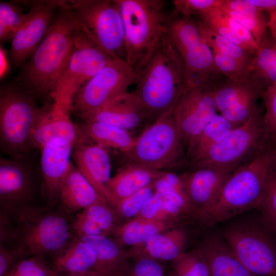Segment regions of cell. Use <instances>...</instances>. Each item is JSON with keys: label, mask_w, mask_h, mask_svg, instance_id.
<instances>
[{"label": "cell", "mask_w": 276, "mask_h": 276, "mask_svg": "<svg viewBox=\"0 0 276 276\" xmlns=\"http://www.w3.org/2000/svg\"><path fill=\"white\" fill-rule=\"evenodd\" d=\"M272 143V154L270 165V170L276 175V142Z\"/></svg>", "instance_id": "51"}, {"label": "cell", "mask_w": 276, "mask_h": 276, "mask_svg": "<svg viewBox=\"0 0 276 276\" xmlns=\"http://www.w3.org/2000/svg\"><path fill=\"white\" fill-rule=\"evenodd\" d=\"M258 208L264 220L276 232V175L270 170Z\"/></svg>", "instance_id": "39"}, {"label": "cell", "mask_w": 276, "mask_h": 276, "mask_svg": "<svg viewBox=\"0 0 276 276\" xmlns=\"http://www.w3.org/2000/svg\"><path fill=\"white\" fill-rule=\"evenodd\" d=\"M220 3L221 0H175L172 12L194 18L209 9L218 8Z\"/></svg>", "instance_id": "42"}, {"label": "cell", "mask_w": 276, "mask_h": 276, "mask_svg": "<svg viewBox=\"0 0 276 276\" xmlns=\"http://www.w3.org/2000/svg\"><path fill=\"white\" fill-rule=\"evenodd\" d=\"M123 21L125 61L135 74L166 34L169 15L163 0H116Z\"/></svg>", "instance_id": "5"}, {"label": "cell", "mask_w": 276, "mask_h": 276, "mask_svg": "<svg viewBox=\"0 0 276 276\" xmlns=\"http://www.w3.org/2000/svg\"><path fill=\"white\" fill-rule=\"evenodd\" d=\"M133 69L124 60L110 59L106 65L82 86L75 95L70 111L80 118L127 92L134 84Z\"/></svg>", "instance_id": "12"}, {"label": "cell", "mask_w": 276, "mask_h": 276, "mask_svg": "<svg viewBox=\"0 0 276 276\" xmlns=\"http://www.w3.org/2000/svg\"><path fill=\"white\" fill-rule=\"evenodd\" d=\"M27 257L21 247L0 246V276H4L17 262Z\"/></svg>", "instance_id": "45"}, {"label": "cell", "mask_w": 276, "mask_h": 276, "mask_svg": "<svg viewBox=\"0 0 276 276\" xmlns=\"http://www.w3.org/2000/svg\"><path fill=\"white\" fill-rule=\"evenodd\" d=\"M115 211L107 203H99L73 215L71 228L77 237L112 235L118 227Z\"/></svg>", "instance_id": "24"}, {"label": "cell", "mask_w": 276, "mask_h": 276, "mask_svg": "<svg viewBox=\"0 0 276 276\" xmlns=\"http://www.w3.org/2000/svg\"><path fill=\"white\" fill-rule=\"evenodd\" d=\"M235 126L221 114H216L187 147V162L195 161L225 137Z\"/></svg>", "instance_id": "30"}, {"label": "cell", "mask_w": 276, "mask_h": 276, "mask_svg": "<svg viewBox=\"0 0 276 276\" xmlns=\"http://www.w3.org/2000/svg\"><path fill=\"white\" fill-rule=\"evenodd\" d=\"M41 200L43 201L40 171L30 155L1 158L0 210L44 205Z\"/></svg>", "instance_id": "13"}, {"label": "cell", "mask_w": 276, "mask_h": 276, "mask_svg": "<svg viewBox=\"0 0 276 276\" xmlns=\"http://www.w3.org/2000/svg\"><path fill=\"white\" fill-rule=\"evenodd\" d=\"M272 154V144L266 143L247 163L229 176L214 204L199 220L206 226L232 218L260 203Z\"/></svg>", "instance_id": "4"}, {"label": "cell", "mask_w": 276, "mask_h": 276, "mask_svg": "<svg viewBox=\"0 0 276 276\" xmlns=\"http://www.w3.org/2000/svg\"><path fill=\"white\" fill-rule=\"evenodd\" d=\"M49 262L52 271L57 274L96 270V258L93 247L77 237Z\"/></svg>", "instance_id": "25"}, {"label": "cell", "mask_w": 276, "mask_h": 276, "mask_svg": "<svg viewBox=\"0 0 276 276\" xmlns=\"http://www.w3.org/2000/svg\"><path fill=\"white\" fill-rule=\"evenodd\" d=\"M163 199L162 195L155 191L136 216V219L144 220H156V218L161 208Z\"/></svg>", "instance_id": "46"}, {"label": "cell", "mask_w": 276, "mask_h": 276, "mask_svg": "<svg viewBox=\"0 0 276 276\" xmlns=\"http://www.w3.org/2000/svg\"><path fill=\"white\" fill-rule=\"evenodd\" d=\"M165 225V224L159 220L135 219L118 226L112 236L120 244L137 245L143 244L153 235L160 233Z\"/></svg>", "instance_id": "32"}, {"label": "cell", "mask_w": 276, "mask_h": 276, "mask_svg": "<svg viewBox=\"0 0 276 276\" xmlns=\"http://www.w3.org/2000/svg\"><path fill=\"white\" fill-rule=\"evenodd\" d=\"M62 1H21L30 7L28 16L11 41L10 62L14 68L20 67L32 55L41 43L54 19Z\"/></svg>", "instance_id": "14"}, {"label": "cell", "mask_w": 276, "mask_h": 276, "mask_svg": "<svg viewBox=\"0 0 276 276\" xmlns=\"http://www.w3.org/2000/svg\"><path fill=\"white\" fill-rule=\"evenodd\" d=\"M74 143H54L40 150L39 171L44 205L53 208L59 204L61 190L71 162Z\"/></svg>", "instance_id": "19"}, {"label": "cell", "mask_w": 276, "mask_h": 276, "mask_svg": "<svg viewBox=\"0 0 276 276\" xmlns=\"http://www.w3.org/2000/svg\"><path fill=\"white\" fill-rule=\"evenodd\" d=\"M52 272L48 259L35 256L20 260L4 276H51Z\"/></svg>", "instance_id": "36"}, {"label": "cell", "mask_w": 276, "mask_h": 276, "mask_svg": "<svg viewBox=\"0 0 276 276\" xmlns=\"http://www.w3.org/2000/svg\"><path fill=\"white\" fill-rule=\"evenodd\" d=\"M165 276V275H164ZM168 276H174V274L173 275H168Z\"/></svg>", "instance_id": "52"}, {"label": "cell", "mask_w": 276, "mask_h": 276, "mask_svg": "<svg viewBox=\"0 0 276 276\" xmlns=\"http://www.w3.org/2000/svg\"><path fill=\"white\" fill-rule=\"evenodd\" d=\"M209 269V276H255L238 259L223 237L206 236L200 247Z\"/></svg>", "instance_id": "22"}, {"label": "cell", "mask_w": 276, "mask_h": 276, "mask_svg": "<svg viewBox=\"0 0 276 276\" xmlns=\"http://www.w3.org/2000/svg\"><path fill=\"white\" fill-rule=\"evenodd\" d=\"M160 171L136 165H124L110 178L106 187L117 204V202L154 183L160 177Z\"/></svg>", "instance_id": "27"}, {"label": "cell", "mask_w": 276, "mask_h": 276, "mask_svg": "<svg viewBox=\"0 0 276 276\" xmlns=\"http://www.w3.org/2000/svg\"><path fill=\"white\" fill-rule=\"evenodd\" d=\"M123 276H164V269L157 260L142 256L129 264Z\"/></svg>", "instance_id": "43"}, {"label": "cell", "mask_w": 276, "mask_h": 276, "mask_svg": "<svg viewBox=\"0 0 276 276\" xmlns=\"http://www.w3.org/2000/svg\"><path fill=\"white\" fill-rule=\"evenodd\" d=\"M268 142L263 115L259 113L235 127L197 160L188 163L191 170L218 167L235 171Z\"/></svg>", "instance_id": "10"}, {"label": "cell", "mask_w": 276, "mask_h": 276, "mask_svg": "<svg viewBox=\"0 0 276 276\" xmlns=\"http://www.w3.org/2000/svg\"><path fill=\"white\" fill-rule=\"evenodd\" d=\"M72 216L60 203L0 210V246L22 247L29 257L50 260L76 237Z\"/></svg>", "instance_id": "1"}, {"label": "cell", "mask_w": 276, "mask_h": 276, "mask_svg": "<svg viewBox=\"0 0 276 276\" xmlns=\"http://www.w3.org/2000/svg\"><path fill=\"white\" fill-rule=\"evenodd\" d=\"M233 172L225 168L206 167L180 174L192 215L199 220L215 202L224 184Z\"/></svg>", "instance_id": "17"}, {"label": "cell", "mask_w": 276, "mask_h": 276, "mask_svg": "<svg viewBox=\"0 0 276 276\" xmlns=\"http://www.w3.org/2000/svg\"><path fill=\"white\" fill-rule=\"evenodd\" d=\"M51 276H106L105 275L96 270L71 273V274H57L53 271L52 272Z\"/></svg>", "instance_id": "49"}, {"label": "cell", "mask_w": 276, "mask_h": 276, "mask_svg": "<svg viewBox=\"0 0 276 276\" xmlns=\"http://www.w3.org/2000/svg\"><path fill=\"white\" fill-rule=\"evenodd\" d=\"M263 220L234 222L225 227L222 236L252 274L276 276V232Z\"/></svg>", "instance_id": "8"}, {"label": "cell", "mask_w": 276, "mask_h": 276, "mask_svg": "<svg viewBox=\"0 0 276 276\" xmlns=\"http://www.w3.org/2000/svg\"><path fill=\"white\" fill-rule=\"evenodd\" d=\"M0 76L2 78L9 72L10 67L7 51L2 45L0 47Z\"/></svg>", "instance_id": "48"}, {"label": "cell", "mask_w": 276, "mask_h": 276, "mask_svg": "<svg viewBox=\"0 0 276 276\" xmlns=\"http://www.w3.org/2000/svg\"><path fill=\"white\" fill-rule=\"evenodd\" d=\"M154 187L155 191L159 192L164 199L174 202L186 213L192 214L191 206L186 192L176 190L161 176L154 182Z\"/></svg>", "instance_id": "44"}, {"label": "cell", "mask_w": 276, "mask_h": 276, "mask_svg": "<svg viewBox=\"0 0 276 276\" xmlns=\"http://www.w3.org/2000/svg\"><path fill=\"white\" fill-rule=\"evenodd\" d=\"M215 64L225 78L239 79L247 76L248 67L214 48H211Z\"/></svg>", "instance_id": "40"}, {"label": "cell", "mask_w": 276, "mask_h": 276, "mask_svg": "<svg viewBox=\"0 0 276 276\" xmlns=\"http://www.w3.org/2000/svg\"><path fill=\"white\" fill-rule=\"evenodd\" d=\"M133 93L151 123L172 111L188 86L182 61L166 34L146 64L135 74Z\"/></svg>", "instance_id": "3"}, {"label": "cell", "mask_w": 276, "mask_h": 276, "mask_svg": "<svg viewBox=\"0 0 276 276\" xmlns=\"http://www.w3.org/2000/svg\"><path fill=\"white\" fill-rule=\"evenodd\" d=\"M18 1L0 2V40H11L15 32L27 19L28 13H24Z\"/></svg>", "instance_id": "34"}, {"label": "cell", "mask_w": 276, "mask_h": 276, "mask_svg": "<svg viewBox=\"0 0 276 276\" xmlns=\"http://www.w3.org/2000/svg\"><path fill=\"white\" fill-rule=\"evenodd\" d=\"M112 58L83 30L58 76L51 96L52 107L69 114L78 90Z\"/></svg>", "instance_id": "9"}, {"label": "cell", "mask_w": 276, "mask_h": 276, "mask_svg": "<svg viewBox=\"0 0 276 276\" xmlns=\"http://www.w3.org/2000/svg\"><path fill=\"white\" fill-rule=\"evenodd\" d=\"M89 243L96 255V271L106 276H123L128 268V255L113 238L106 236L79 237Z\"/></svg>", "instance_id": "26"}, {"label": "cell", "mask_w": 276, "mask_h": 276, "mask_svg": "<svg viewBox=\"0 0 276 276\" xmlns=\"http://www.w3.org/2000/svg\"><path fill=\"white\" fill-rule=\"evenodd\" d=\"M213 85L187 87L172 110L174 122L187 147L217 114Z\"/></svg>", "instance_id": "15"}, {"label": "cell", "mask_w": 276, "mask_h": 276, "mask_svg": "<svg viewBox=\"0 0 276 276\" xmlns=\"http://www.w3.org/2000/svg\"><path fill=\"white\" fill-rule=\"evenodd\" d=\"M221 10L248 29L259 45L267 36L268 20L264 12L254 14L239 13L228 9Z\"/></svg>", "instance_id": "37"}, {"label": "cell", "mask_w": 276, "mask_h": 276, "mask_svg": "<svg viewBox=\"0 0 276 276\" xmlns=\"http://www.w3.org/2000/svg\"><path fill=\"white\" fill-rule=\"evenodd\" d=\"M72 156L78 171L114 209L116 201L106 187L111 178L110 160L106 148L80 139L74 146Z\"/></svg>", "instance_id": "18"}, {"label": "cell", "mask_w": 276, "mask_h": 276, "mask_svg": "<svg viewBox=\"0 0 276 276\" xmlns=\"http://www.w3.org/2000/svg\"><path fill=\"white\" fill-rule=\"evenodd\" d=\"M268 28L270 36L276 38V15L269 17L268 19Z\"/></svg>", "instance_id": "50"}, {"label": "cell", "mask_w": 276, "mask_h": 276, "mask_svg": "<svg viewBox=\"0 0 276 276\" xmlns=\"http://www.w3.org/2000/svg\"><path fill=\"white\" fill-rule=\"evenodd\" d=\"M79 128L85 140L121 153L128 150L135 140L129 131L97 122L84 121Z\"/></svg>", "instance_id": "28"}, {"label": "cell", "mask_w": 276, "mask_h": 276, "mask_svg": "<svg viewBox=\"0 0 276 276\" xmlns=\"http://www.w3.org/2000/svg\"><path fill=\"white\" fill-rule=\"evenodd\" d=\"M265 112L263 114L264 124L268 142L276 141V84L266 89L262 94Z\"/></svg>", "instance_id": "41"}, {"label": "cell", "mask_w": 276, "mask_h": 276, "mask_svg": "<svg viewBox=\"0 0 276 276\" xmlns=\"http://www.w3.org/2000/svg\"><path fill=\"white\" fill-rule=\"evenodd\" d=\"M36 97L15 84L0 88V143L9 157L29 155L33 130L49 106L40 107Z\"/></svg>", "instance_id": "6"}, {"label": "cell", "mask_w": 276, "mask_h": 276, "mask_svg": "<svg viewBox=\"0 0 276 276\" xmlns=\"http://www.w3.org/2000/svg\"><path fill=\"white\" fill-rule=\"evenodd\" d=\"M180 214L187 213L174 202L164 199L161 208L156 219L161 220L160 219L166 214L176 216Z\"/></svg>", "instance_id": "47"}, {"label": "cell", "mask_w": 276, "mask_h": 276, "mask_svg": "<svg viewBox=\"0 0 276 276\" xmlns=\"http://www.w3.org/2000/svg\"><path fill=\"white\" fill-rule=\"evenodd\" d=\"M81 119L84 121L101 123L129 132L151 122L137 97L133 93L128 92Z\"/></svg>", "instance_id": "20"}, {"label": "cell", "mask_w": 276, "mask_h": 276, "mask_svg": "<svg viewBox=\"0 0 276 276\" xmlns=\"http://www.w3.org/2000/svg\"><path fill=\"white\" fill-rule=\"evenodd\" d=\"M154 183L117 202L114 209L115 212L125 218L136 217L155 192Z\"/></svg>", "instance_id": "38"}, {"label": "cell", "mask_w": 276, "mask_h": 276, "mask_svg": "<svg viewBox=\"0 0 276 276\" xmlns=\"http://www.w3.org/2000/svg\"><path fill=\"white\" fill-rule=\"evenodd\" d=\"M83 30L67 1H62L45 37L19 67L15 83L36 98L51 97L58 76Z\"/></svg>", "instance_id": "2"}, {"label": "cell", "mask_w": 276, "mask_h": 276, "mask_svg": "<svg viewBox=\"0 0 276 276\" xmlns=\"http://www.w3.org/2000/svg\"><path fill=\"white\" fill-rule=\"evenodd\" d=\"M174 276H209L206 260L200 249L181 253L173 261Z\"/></svg>", "instance_id": "35"}, {"label": "cell", "mask_w": 276, "mask_h": 276, "mask_svg": "<svg viewBox=\"0 0 276 276\" xmlns=\"http://www.w3.org/2000/svg\"><path fill=\"white\" fill-rule=\"evenodd\" d=\"M202 36L211 48H214L248 67L254 55L231 40L213 32L196 20Z\"/></svg>", "instance_id": "33"}, {"label": "cell", "mask_w": 276, "mask_h": 276, "mask_svg": "<svg viewBox=\"0 0 276 276\" xmlns=\"http://www.w3.org/2000/svg\"><path fill=\"white\" fill-rule=\"evenodd\" d=\"M86 33L113 58L125 61L124 29L116 0L67 1Z\"/></svg>", "instance_id": "11"}, {"label": "cell", "mask_w": 276, "mask_h": 276, "mask_svg": "<svg viewBox=\"0 0 276 276\" xmlns=\"http://www.w3.org/2000/svg\"><path fill=\"white\" fill-rule=\"evenodd\" d=\"M276 142V141H275Z\"/></svg>", "instance_id": "53"}, {"label": "cell", "mask_w": 276, "mask_h": 276, "mask_svg": "<svg viewBox=\"0 0 276 276\" xmlns=\"http://www.w3.org/2000/svg\"><path fill=\"white\" fill-rule=\"evenodd\" d=\"M104 202L108 204L70 162L61 190V206L73 215L91 205Z\"/></svg>", "instance_id": "23"}, {"label": "cell", "mask_w": 276, "mask_h": 276, "mask_svg": "<svg viewBox=\"0 0 276 276\" xmlns=\"http://www.w3.org/2000/svg\"><path fill=\"white\" fill-rule=\"evenodd\" d=\"M262 93L247 76L239 79L221 78L213 86L218 110L235 127L260 113L257 101Z\"/></svg>", "instance_id": "16"}, {"label": "cell", "mask_w": 276, "mask_h": 276, "mask_svg": "<svg viewBox=\"0 0 276 276\" xmlns=\"http://www.w3.org/2000/svg\"><path fill=\"white\" fill-rule=\"evenodd\" d=\"M247 76L263 90L276 84V38L267 35L248 67Z\"/></svg>", "instance_id": "29"}, {"label": "cell", "mask_w": 276, "mask_h": 276, "mask_svg": "<svg viewBox=\"0 0 276 276\" xmlns=\"http://www.w3.org/2000/svg\"><path fill=\"white\" fill-rule=\"evenodd\" d=\"M184 147L171 111L152 122L131 147L121 154L124 165L163 171L185 162Z\"/></svg>", "instance_id": "7"}, {"label": "cell", "mask_w": 276, "mask_h": 276, "mask_svg": "<svg viewBox=\"0 0 276 276\" xmlns=\"http://www.w3.org/2000/svg\"><path fill=\"white\" fill-rule=\"evenodd\" d=\"M82 138L79 128L72 122L69 114L54 109L51 104L33 130L31 146L41 149L54 143L76 144Z\"/></svg>", "instance_id": "21"}, {"label": "cell", "mask_w": 276, "mask_h": 276, "mask_svg": "<svg viewBox=\"0 0 276 276\" xmlns=\"http://www.w3.org/2000/svg\"><path fill=\"white\" fill-rule=\"evenodd\" d=\"M186 240L185 233L180 230L157 233L142 244L147 253L144 256L156 260L173 261L182 253Z\"/></svg>", "instance_id": "31"}]
</instances>
